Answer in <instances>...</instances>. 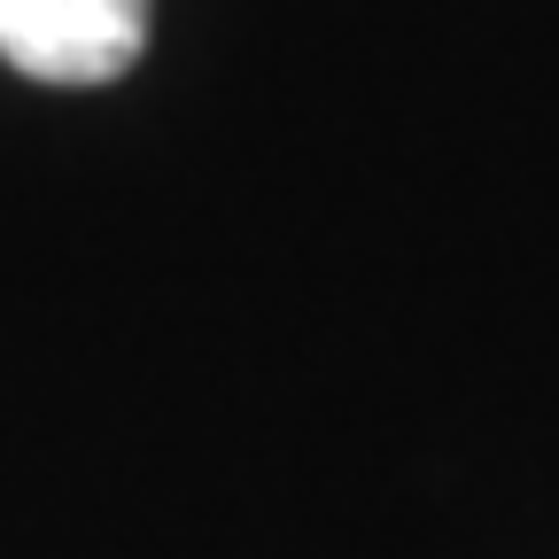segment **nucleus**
I'll list each match as a JSON object with an SVG mask.
<instances>
[{
	"mask_svg": "<svg viewBox=\"0 0 559 559\" xmlns=\"http://www.w3.org/2000/svg\"><path fill=\"white\" fill-rule=\"evenodd\" d=\"M148 47V0H0V55L39 86H109Z\"/></svg>",
	"mask_w": 559,
	"mask_h": 559,
	"instance_id": "1",
	"label": "nucleus"
}]
</instances>
